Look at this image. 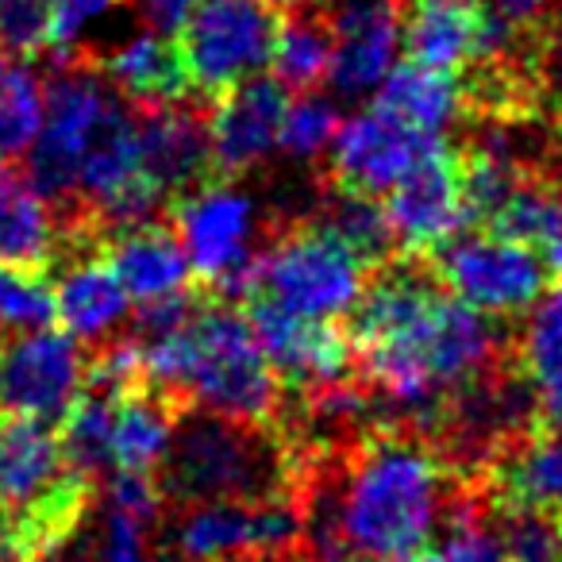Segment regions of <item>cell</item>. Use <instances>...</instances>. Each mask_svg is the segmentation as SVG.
<instances>
[{"label":"cell","mask_w":562,"mask_h":562,"mask_svg":"<svg viewBox=\"0 0 562 562\" xmlns=\"http://www.w3.org/2000/svg\"><path fill=\"white\" fill-rule=\"evenodd\" d=\"M351 316L355 347L378 397L413 424H436L439 408L490 374L501 355V331L490 316L413 270L367 285Z\"/></svg>","instance_id":"cell-1"},{"label":"cell","mask_w":562,"mask_h":562,"mask_svg":"<svg viewBox=\"0 0 562 562\" xmlns=\"http://www.w3.org/2000/svg\"><path fill=\"white\" fill-rule=\"evenodd\" d=\"M451 513L447 462L420 439L378 436L331 477L321 539L339 559L390 562L424 551Z\"/></svg>","instance_id":"cell-2"},{"label":"cell","mask_w":562,"mask_h":562,"mask_svg":"<svg viewBox=\"0 0 562 562\" xmlns=\"http://www.w3.org/2000/svg\"><path fill=\"white\" fill-rule=\"evenodd\" d=\"M127 351L135 378L186 393L209 416L262 424L278 408L281 378L273 374L250 316L235 308H189L186 297L143 308Z\"/></svg>","instance_id":"cell-3"},{"label":"cell","mask_w":562,"mask_h":562,"mask_svg":"<svg viewBox=\"0 0 562 562\" xmlns=\"http://www.w3.org/2000/svg\"><path fill=\"white\" fill-rule=\"evenodd\" d=\"M89 477L66 462L50 424L0 413V551L47 562L86 520Z\"/></svg>","instance_id":"cell-4"},{"label":"cell","mask_w":562,"mask_h":562,"mask_svg":"<svg viewBox=\"0 0 562 562\" xmlns=\"http://www.w3.org/2000/svg\"><path fill=\"white\" fill-rule=\"evenodd\" d=\"M247 285L258 293V305L273 313L336 324L367 293V258L324 224L301 227L255 258Z\"/></svg>","instance_id":"cell-5"},{"label":"cell","mask_w":562,"mask_h":562,"mask_svg":"<svg viewBox=\"0 0 562 562\" xmlns=\"http://www.w3.org/2000/svg\"><path fill=\"white\" fill-rule=\"evenodd\" d=\"M166 482L186 501L281 497L285 459L255 424L196 413L173 428Z\"/></svg>","instance_id":"cell-6"},{"label":"cell","mask_w":562,"mask_h":562,"mask_svg":"<svg viewBox=\"0 0 562 562\" xmlns=\"http://www.w3.org/2000/svg\"><path fill=\"white\" fill-rule=\"evenodd\" d=\"M120 109H124V97L109 86L104 74L86 70V66H66L63 74H55L47 81L43 124L27 147V162H32L27 178L50 201L74 196L89 150L97 147L104 127L120 116Z\"/></svg>","instance_id":"cell-7"},{"label":"cell","mask_w":562,"mask_h":562,"mask_svg":"<svg viewBox=\"0 0 562 562\" xmlns=\"http://www.w3.org/2000/svg\"><path fill=\"white\" fill-rule=\"evenodd\" d=\"M439 281L454 301L501 321L524 316L547 290V262L536 243L505 232L454 235L439 247Z\"/></svg>","instance_id":"cell-8"},{"label":"cell","mask_w":562,"mask_h":562,"mask_svg":"<svg viewBox=\"0 0 562 562\" xmlns=\"http://www.w3.org/2000/svg\"><path fill=\"white\" fill-rule=\"evenodd\" d=\"M173 235L189 258L193 278H204L224 290L247 285L258 258L262 209L255 193L232 181L189 186L173 209Z\"/></svg>","instance_id":"cell-9"},{"label":"cell","mask_w":562,"mask_h":562,"mask_svg":"<svg viewBox=\"0 0 562 562\" xmlns=\"http://www.w3.org/2000/svg\"><path fill=\"white\" fill-rule=\"evenodd\" d=\"M278 20L262 0H204L178 27V58L186 81L204 93H224L262 78Z\"/></svg>","instance_id":"cell-10"},{"label":"cell","mask_w":562,"mask_h":562,"mask_svg":"<svg viewBox=\"0 0 562 562\" xmlns=\"http://www.w3.org/2000/svg\"><path fill=\"white\" fill-rule=\"evenodd\" d=\"M305 516L285 497L189 501L170 524L166 554L173 562H235L250 554L293 551Z\"/></svg>","instance_id":"cell-11"},{"label":"cell","mask_w":562,"mask_h":562,"mask_svg":"<svg viewBox=\"0 0 562 562\" xmlns=\"http://www.w3.org/2000/svg\"><path fill=\"white\" fill-rule=\"evenodd\" d=\"M89 385L86 351L63 328L0 336V413L55 424Z\"/></svg>","instance_id":"cell-12"},{"label":"cell","mask_w":562,"mask_h":562,"mask_svg":"<svg viewBox=\"0 0 562 562\" xmlns=\"http://www.w3.org/2000/svg\"><path fill=\"white\" fill-rule=\"evenodd\" d=\"M401 0H331L328 9V86L344 101H367L401 66Z\"/></svg>","instance_id":"cell-13"},{"label":"cell","mask_w":562,"mask_h":562,"mask_svg":"<svg viewBox=\"0 0 562 562\" xmlns=\"http://www.w3.org/2000/svg\"><path fill=\"white\" fill-rule=\"evenodd\" d=\"M439 147H443V139L408 127L405 120L385 112L382 104H370V109L344 116L328 155L336 162L344 189L385 196L405 173H413Z\"/></svg>","instance_id":"cell-14"},{"label":"cell","mask_w":562,"mask_h":562,"mask_svg":"<svg viewBox=\"0 0 562 562\" xmlns=\"http://www.w3.org/2000/svg\"><path fill=\"white\" fill-rule=\"evenodd\" d=\"M513 32L516 27L501 24L482 0H408L401 9L408 63L443 74L497 58Z\"/></svg>","instance_id":"cell-15"},{"label":"cell","mask_w":562,"mask_h":562,"mask_svg":"<svg viewBox=\"0 0 562 562\" xmlns=\"http://www.w3.org/2000/svg\"><path fill=\"white\" fill-rule=\"evenodd\" d=\"M382 209L393 243L408 250H439L470 220L459 162L439 147L385 193Z\"/></svg>","instance_id":"cell-16"},{"label":"cell","mask_w":562,"mask_h":562,"mask_svg":"<svg viewBox=\"0 0 562 562\" xmlns=\"http://www.w3.org/2000/svg\"><path fill=\"white\" fill-rule=\"evenodd\" d=\"M285 89L273 78H250L220 93L212 116L204 120L209 155L227 173H250L278 155Z\"/></svg>","instance_id":"cell-17"},{"label":"cell","mask_w":562,"mask_h":562,"mask_svg":"<svg viewBox=\"0 0 562 562\" xmlns=\"http://www.w3.org/2000/svg\"><path fill=\"white\" fill-rule=\"evenodd\" d=\"M531 413V401L520 382H501L485 374L459 390L443 408L436 424L447 431V451L462 462H485L490 454L505 451L520 436L524 420Z\"/></svg>","instance_id":"cell-18"},{"label":"cell","mask_w":562,"mask_h":562,"mask_svg":"<svg viewBox=\"0 0 562 562\" xmlns=\"http://www.w3.org/2000/svg\"><path fill=\"white\" fill-rule=\"evenodd\" d=\"M250 324H255V336L278 378H290V382L308 385V390L344 382L347 362H351V344L339 336L336 324L301 321V316L273 313L266 305L255 308Z\"/></svg>","instance_id":"cell-19"},{"label":"cell","mask_w":562,"mask_h":562,"mask_svg":"<svg viewBox=\"0 0 562 562\" xmlns=\"http://www.w3.org/2000/svg\"><path fill=\"white\" fill-rule=\"evenodd\" d=\"M50 301H55V321L78 344H104L132 316V297L112 273L109 258L97 255L70 258L50 285Z\"/></svg>","instance_id":"cell-20"},{"label":"cell","mask_w":562,"mask_h":562,"mask_svg":"<svg viewBox=\"0 0 562 562\" xmlns=\"http://www.w3.org/2000/svg\"><path fill=\"white\" fill-rule=\"evenodd\" d=\"M109 266L120 278L132 305L155 308L181 301L189 290V258L181 250L178 235L158 224H127L109 247Z\"/></svg>","instance_id":"cell-21"},{"label":"cell","mask_w":562,"mask_h":562,"mask_svg":"<svg viewBox=\"0 0 562 562\" xmlns=\"http://www.w3.org/2000/svg\"><path fill=\"white\" fill-rule=\"evenodd\" d=\"M139 150L150 181L162 189V196L186 193L209 170V132L193 109L181 104H155L147 116H139Z\"/></svg>","instance_id":"cell-22"},{"label":"cell","mask_w":562,"mask_h":562,"mask_svg":"<svg viewBox=\"0 0 562 562\" xmlns=\"http://www.w3.org/2000/svg\"><path fill=\"white\" fill-rule=\"evenodd\" d=\"M158 513L162 497L150 474H109L89 562H162V554L155 551Z\"/></svg>","instance_id":"cell-23"},{"label":"cell","mask_w":562,"mask_h":562,"mask_svg":"<svg viewBox=\"0 0 562 562\" xmlns=\"http://www.w3.org/2000/svg\"><path fill=\"white\" fill-rule=\"evenodd\" d=\"M516 362L531 408L551 428H562V281L547 285L543 297L524 313Z\"/></svg>","instance_id":"cell-24"},{"label":"cell","mask_w":562,"mask_h":562,"mask_svg":"<svg viewBox=\"0 0 562 562\" xmlns=\"http://www.w3.org/2000/svg\"><path fill=\"white\" fill-rule=\"evenodd\" d=\"M173 416L162 401L132 390L112 393L109 416V474H155L173 443Z\"/></svg>","instance_id":"cell-25"},{"label":"cell","mask_w":562,"mask_h":562,"mask_svg":"<svg viewBox=\"0 0 562 562\" xmlns=\"http://www.w3.org/2000/svg\"><path fill=\"white\" fill-rule=\"evenodd\" d=\"M58 250L55 201L32 178L0 170V262L35 266L50 262Z\"/></svg>","instance_id":"cell-26"},{"label":"cell","mask_w":562,"mask_h":562,"mask_svg":"<svg viewBox=\"0 0 562 562\" xmlns=\"http://www.w3.org/2000/svg\"><path fill=\"white\" fill-rule=\"evenodd\" d=\"M104 78H109V86L116 89L120 97L143 101V104L173 101L178 89L186 86L178 47L170 43V35L155 32V27H139V32L124 35V40L109 50Z\"/></svg>","instance_id":"cell-27"},{"label":"cell","mask_w":562,"mask_h":562,"mask_svg":"<svg viewBox=\"0 0 562 562\" xmlns=\"http://www.w3.org/2000/svg\"><path fill=\"white\" fill-rule=\"evenodd\" d=\"M374 104H382L385 112L405 120L416 132L443 139L462 116V86L454 74L428 70V66H416V63H401L374 93Z\"/></svg>","instance_id":"cell-28"},{"label":"cell","mask_w":562,"mask_h":562,"mask_svg":"<svg viewBox=\"0 0 562 562\" xmlns=\"http://www.w3.org/2000/svg\"><path fill=\"white\" fill-rule=\"evenodd\" d=\"M501 485L508 501L562 516V428L508 451L501 462Z\"/></svg>","instance_id":"cell-29"},{"label":"cell","mask_w":562,"mask_h":562,"mask_svg":"<svg viewBox=\"0 0 562 562\" xmlns=\"http://www.w3.org/2000/svg\"><path fill=\"white\" fill-rule=\"evenodd\" d=\"M47 81L35 74L27 58L0 55V162L27 155L43 124Z\"/></svg>","instance_id":"cell-30"},{"label":"cell","mask_w":562,"mask_h":562,"mask_svg":"<svg viewBox=\"0 0 562 562\" xmlns=\"http://www.w3.org/2000/svg\"><path fill=\"white\" fill-rule=\"evenodd\" d=\"M328 63H331V40L324 20L297 16L290 24H278L266 70H273V81L281 89L308 93L321 81H328Z\"/></svg>","instance_id":"cell-31"},{"label":"cell","mask_w":562,"mask_h":562,"mask_svg":"<svg viewBox=\"0 0 562 562\" xmlns=\"http://www.w3.org/2000/svg\"><path fill=\"white\" fill-rule=\"evenodd\" d=\"M493 536H497L501 559L505 562H554L562 551V516L543 508L508 501L493 516Z\"/></svg>","instance_id":"cell-32"},{"label":"cell","mask_w":562,"mask_h":562,"mask_svg":"<svg viewBox=\"0 0 562 562\" xmlns=\"http://www.w3.org/2000/svg\"><path fill=\"white\" fill-rule=\"evenodd\" d=\"M339 124H344L339 104L331 97L308 89L297 101H285L278 150H285L293 162H316V158H324L331 150Z\"/></svg>","instance_id":"cell-33"},{"label":"cell","mask_w":562,"mask_h":562,"mask_svg":"<svg viewBox=\"0 0 562 562\" xmlns=\"http://www.w3.org/2000/svg\"><path fill=\"white\" fill-rule=\"evenodd\" d=\"M55 321L50 285L35 270L0 262V336L47 328Z\"/></svg>","instance_id":"cell-34"},{"label":"cell","mask_w":562,"mask_h":562,"mask_svg":"<svg viewBox=\"0 0 562 562\" xmlns=\"http://www.w3.org/2000/svg\"><path fill=\"white\" fill-rule=\"evenodd\" d=\"M324 227H328L331 235H339L351 250H359L367 262L378 255H385V247L393 243L382 204L367 193H351V189L339 193L336 201L328 204V212H324Z\"/></svg>","instance_id":"cell-35"},{"label":"cell","mask_w":562,"mask_h":562,"mask_svg":"<svg viewBox=\"0 0 562 562\" xmlns=\"http://www.w3.org/2000/svg\"><path fill=\"white\" fill-rule=\"evenodd\" d=\"M55 47V0H0V55L35 58Z\"/></svg>","instance_id":"cell-36"},{"label":"cell","mask_w":562,"mask_h":562,"mask_svg":"<svg viewBox=\"0 0 562 562\" xmlns=\"http://www.w3.org/2000/svg\"><path fill=\"white\" fill-rule=\"evenodd\" d=\"M120 0H55V47L50 50H74L97 35L109 16L116 12Z\"/></svg>","instance_id":"cell-37"},{"label":"cell","mask_w":562,"mask_h":562,"mask_svg":"<svg viewBox=\"0 0 562 562\" xmlns=\"http://www.w3.org/2000/svg\"><path fill=\"white\" fill-rule=\"evenodd\" d=\"M201 4L204 0H139V12H143V20H147V27L173 35Z\"/></svg>","instance_id":"cell-38"},{"label":"cell","mask_w":562,"mask_h":562,"mask_svg":"<svg viewBox=\"0 0 562 562\" xmlns=\"http://www.w3.org/2000/svg\"><path fill=\"white\" fill-rule=\"evenodd\" d=\"M482 4L501 20V24L524 27V24H536V20H543L547 12L559 4V0H482Z\"/></svg>","instance_id":"cell-39"},{"label":"cell","mask_w":562,"mask_h":562,"mask_svg":"<svg viewBox=\"0 0 562 562\" xmlns=\"http://www.w3.org/2000/svg\"><path fill=\"white\" fill-rule=\"evenodd\" d=\"M539 70H543L547 97L562 109V16L551 24L543 40V55H539Z\"/></svg>","instance_id":"cell-40"},{"label":"cell","mask_w":562,"mask_h":562,"mask_svg":"<svg viewBox=\"0 0 562 562\" xmlns=\"http://www.w3.org/2000/svg\"><path fill=\"white\" fill-rule=\"evenodd\" d=\"M539 255H543L547 270L562 273V196H554L551 204V220H547V232L539 239Z\"/></svg>","instance_id":"cell-41"},{"label":"cell","mask_w":562,"mask_h":562,"mask_svg":"<svg viewBox=\"0 0 562 562\" xmlns=\"http://www.w3.org/2000/svg\"><path fill=\"white\" fill-rule=\"evenodd\" d=\"M390 562H462V559H454L447 547H436V551H428V547H424V551L405 554V559H390Z\"/></svg>","instance_id":"cell-42"},{"label":"cell","mask_w":562,"mask_h":562,"mask_svg":"<svg viewBox=\"0 0 562 562\" xmlns=\"http://www.w3.org/2000/svg\"><path fill=\"white\" fill-rule=\"evenodd\" d=\"M235 562H313V559H301L297 551H281V554H250V559H235Z\"/></svg>","instance_id":"cell-43"},{"label":"cell","mask_w":562,"mask_h":562,"mask_svg":"<svg viewBox=\"0 0 562 562\" xmlns=\"http://www.w3.org/2000/svg\"><path fill=\"white\" fill-rule=\"evenodd\" d=\"M262 4H270V9H301L308 0H262Z\"/></svg>","instance_id":"cell-44"},{"label":"cell","mask_w":562,"mask_h":562,"mask_svg":"<svg viewBox=\"0 0 562 562\" xmlns=\"http://www.w3.org/2000/svg\"><path fill=\"white\" fill-rule=\"evenodd\" d=\"M0 562H9V559H4V551H0Z\"/></svg>","instance_id":"cell-45"},{"label":"cell","mask_w":562,"mask_h":562,"mask_svg":"<svg viewBox=\"0 0 562 562\" xmlns=\"http://www.w3.org/2000/svg\"><path fill=\"white\" fill-rule=\"evenodd\" d=\"M554 562H562V551H559V559H554Z\"/></svg>","instance_id":"cell-46"}]
</instances>
